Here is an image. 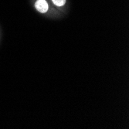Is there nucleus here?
Here are the masks:
<instances>
[{"label": "nucleus", "mask_w": 129, "mask_h": 129, "mask_svg": "<svg viewBox=\"0 0 129 129\" xmlns=\"http://www.w3.org/2000/svg\"><path fill=\"white\" fill-rule=\"evenodd\" d=\"M35 9L40 13L45 14L50 9V5L46 0H37L34 3Z\"/></svg>", "instance_id": "obj_1"}, {"label": "nucleus", "mask_w": 129, "mask_h": 129, "mask_svg": "<svg viewBox=\"0 0 129 129\" xmlns=\"http://www.w3.org/2000/svg\"><path fill=\"white\" fill-rule=\"evenodd\" d=\"M51 2L55 6L58 8H62L66 5L67 0H51Z\"/></svg>", "instance_id": "obj_2"}]
</instances>
